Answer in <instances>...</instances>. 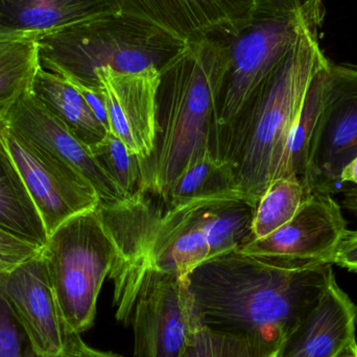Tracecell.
I'll list each match as a JSON object with an SVG mask.
<instances>
[{
    "mask_svg": "<svg viewBox=\"0 0 357 357\" xmlns=\"http://www.w3.org/2000/svg\"><path fill=\"white\" fill-rule=\"evenodd\" d=\"M121 12L167 31L180 41L218 35L245 18L248 0H119Z\"/></svg>",
    "mask_w": 357,
    "mask_h": 357,
    "instance_id": "cell-14",
    "label": "cell"
},
{
    "mask_svg": "<svg viewBox=\"0 0 357 357\" xmlns=\"http://www.w3.org/2000/svg\"><path fill=\"white\" fill-rule=\"evenodd\" d=\"M31 91L50 114L89 148L98 144L108 132L79 90L58 75L40 67Z\"/></svg>",
    "mask_w": 357,
    "mask_h": 357,
    "instance_id": "cell-18",
    "label": "cell"
},
{
    "mask_svg": "<svg viewBox=\"0 0 357 357\" xmlns=\"http://www.w3.org/2000/svg\"><path fill=\"white\" fill-rule=\"evenodd\" d=\"M310 193L301 178L289 177L273 181L256 206L254 239L264 238L289 222Z\"/></svg>",
    "mask_w": 357,
    "mask_h": 357,
    "instance_id": "cell-23",
    "label": "cell"
},
{
    "mask_svg": "<svg viewBox=\"0 0 357 357\" xmlns=\"http://www.w3.org/2000/svg\"><path fill=\"white\" fill-rule=\"evenodd\" d=\"M322 20L300 31L266 77L218 137V158L230 163L237 185L258 204L274 180L310 84L328 65L320 45Z\"/></svg>",
    "mask_w": 357,
    "mask_h": 357,
    "instance_id": "cell-3",
    "label": "cell"
},
{
    "mask_svg": "<svg viewBox=\"0 0 357 357\" xmlns=\"http://www.w3.org/2000/svg\"><path fill=\"white\" fill-rule=\"evenodd\" d=\"M251 2L254 6H260V4L270 3V2L278 1V0H248Z\"/></svg>",
    "mask_w": 357,
    "mask_h": 357,
    "instance_id": "cell-31",
    "label": "cell"
},
{
    "mask_svg": "<svg viewBox=\"0 0 357 357\" xmlns=\"http://www.w3.org/2000/svg\"><path fill=\"white\" fill-rule=\"evenodd\" d=\"M357 307L331 280L316 306L285 340L276 357H340L357 345Z\"/></svg>",
    "mask_w": 357,
    "mask_h": 357,
    "instance_id": "cell-15",
    "label": "cell"
},
{
    "mask_svg": "<svg viewBox=\"0 0 357 357\" xmlns=\"http://www.w3.org/2000/svg\"><path fill=\"white\" fill-rule=\"evenodd\" d=\"M228 68L218 35L186 42L160 69L157 136L142 162L140 192L165 201L178 176L207 153L218 158V102Z\"/></svg>",
    "mask_w": 357,
    "mask_h": 357,
    "instance_id": "cell-2",
    "label": "cell"
},
{
    "mask_svg": "<svg viewBox=\"0 0 357 357\" xmlns=\"http://www.w3.org/2000/svg\"><path fill=\"white\" fill-rule=\"evenodd\" d=\"M121 287L134 302L133 357H178L202 323L187 278L155 268L142 243L126 239Z\"/></svg>",
    "mask_w": 357,
    "mask_h": 357,
    "instance_id": "cell-6",
    "label": "cell"
},
{
    "mask_svg": "<svg viewBox=\"0 0 357 357\" xmlns=\"http://www.w3.org/2000/svg\"><path fill=\"white\" fill-rule=\"evenodd\" d=\"M325 68L314 77L310 84L301 112L291 130L282 159L273 181L289 177H297L303 181L307 167L310 142L322 108Z\"/></svg>",
    "mask_w": 357,
    "mask_h": 357,
    "instance_id": "cell-22",
    "label": "cell"
},
{
    "mask_svg": "<svg viewBox=\"0 0 357 357\" xmlns=\"http://www.w3.org/2000/svg\"><path fill=\"white\" fill-rule=\"evenodd\" d=\"M333 266L234 250L208 258L187 280L202 324L278 352L324 295Z\"/></svg>",
    "mask_w": 357,
    "mask_h": 357,
    "instance_id": "cell-1",
    "label": "cell"
},
{
    "mask_svg": "<svg viewBox=\"0 0 357 357\" xmlns=\"http://www.w3.org/2000/svg\"><path fill=\"white\" fill-rule=\"evenodd\" d=\"M42 68L69 82L98 87L96 71L160 70L184 42L151 23L126 14L110 15L38 41Z\"/></svg>",
    "mask_w": 357,
    "mask_h": 357,
    "instance_id": "cell-4",
    "label": "cell"
},
{
    "mask_svg": "<svg viewBox=\"0 0 357 357\" xmlns=\"http://www.w3.org/2000/svg\"><path fill=\"white\" fill-rule=\"evenodd\" d=\"M96 75L106 104L109 130L142 162L150 158L156 142L160 70L128 73L102 68Z\"/></svg>",
    "mask_w": 357,
    "mask_h": 357,
    "instance_id": "cell-11",
    "label": "cell"
},
{
    "mask_svg": "<svg viewBox=\"0 0 357 357\" xmlns=\"http://www.w3.org/2000/svg\"><path fill=\"white\" fill-rule=\"evenodd\" d=\"M40 64L37 40L0 38V123L15 102L31 91Z\"/></svg>",
    "mask_w": 357,
    "mask_h": 357,
    "instance_id": "cell-20",
    "label": "cell"
},
{
    "mask_svg": "<svg viewBox=\"0 0 357 357\" xmlns=\"http://www.w3.org/2000/svg\"><path fill=\"white\" fill-rule=\"evenodd\" d=\"M94 158L117 185L132 197L140 192L142 161L128 150L126 144L108 131L96 146L90 148Z\"/></svg>",
    "mask_w": 357,
    "mask_h": 357,
    "instance_id": "cell-25",
    "label": "cell"
},
{
    "mask_svg": "<svg viewBox=\"0 0 357 357\" xmlns=\"http://www.w3.org/2000/svg\"><path fill=\"white\" fill-rule=\"evenodd\" d=\"M346 230L347 222L333 195L312 191L289 222L239 251L306 264H331L333 251Z\"/></svg>",
    "mask_w": 357,
    "mask_h": 357,
    "instance_id": "cell-12",
    "label": "cell"
},
{
    "mask_svg": "<svg viewBox=\"0 0 357 357\" xmlns=\"http://www.w3.org/2000/svg\"><path fill=\"white\" fill-rule=\"evenodd\" d=\"M342 184L352 183L357 185V156L344 169L341 177Z\"/></svg>",
    "mask_w": 357,
    "mask_h": 357,
    "instance_id": "cell-30",
    "label": "cell"
},
{
    "mask_svg": "<svg viewBox=\"0 0 357 357\" xmlns=\"http://www.w3.org/2000/svg\"><path fill=\"white\" fill-rule=\"evenodd\" d=\"M0 291L44 356H62L79 337L63 319L42 252L0 275Z\"/></svg>",
    "mask_w": 357,
    "mask_h": 357,
    "instance_id": "cell-13",
    "label": "cell"
},
{
    "mask_svg": "<svg viewBox=\"0 0 357 357\" xmlns=\"http://www.w3.org/2000/svg\"><path fill=\"white\" fill-rule=\"evenodd\" d=\"M357 156V66L329 62L303 183L318 192L342 191L344 169Z\"/></svg>",
    "mask_w": 357,
    "mask_h": 357,
    "instance_id": "cell-8",
    "label": "cell"
},
{
    "mask_svg": "<svg viewBox=\"0 0 357 357\" xmlns=\"http://www.w3.org/2000/svg\"><path fill=\"white\" fill-rule=\"evenodd\" d=\"M0 123V226L43 248L48 235L4 140Z\"/></svg>",
    "mask_w": 357,
    "mask_h": 357,
    "instance_id": "cell-19",
    "label": "cell"
},
{
    "mask_svg": "<svg viewBox=\"0 0 357 357\" xmlns=\"http://www.w3.org/2000/svg\"><path fill=\"white\" fill-rule=\"evenodd\" d=\"M277 351L245 335H231L202 324L178 357H276Z\"/></svg>",
    "mask_w": 357,
    "mask_h": 357,
    "instance_id": "cell-24",
    "label": "cell"
},
{
    "mask_svg": "<svg viewBox=\"0 0 357 357\" xmlns=\"http://www.w3.org/2000/svg\"><path fill=\"white\" fill-rule=\"evenodd\" d=\"M324 13L323 0H278L255 6L245 18L218 33L228 54L216 115L218 137L278 66L301 29L324 20Z\"/></svg>",
    "mask_w": 357,
    "mask_h": 357,
    "instance_id": "cell-5",
    "label": "cell"
},
{
    "mask_svg": "<svg viewBox=\"0 0 357 357\" xmlns=\"http://www.w3.org/2000/svg\"><path fill=\"white\" fill-rule=\"evenodd\" d=\"M4 140L48 236L67 220L100 205L93 185L64 161L6 125Z\"/></svg>",
    "mask_w": 357,
    "mask_h": 357,
    "instance_id": "cell-9",
    "label": "cell"
},
{
    "mask_svg": "<svg viewBox=\"0 0 357 357\" xmlns=\"http://www.w3.org/2000/svg\"><path fill=\"white\" fill-rule=\"evenodd\" d=\"M116 254L98 206L61 225L42 248L61 314L73 333L81 335L93 325L98 295Z\"/></svg>",
    "mask_w": 357,
    "mask_h": 357,
    "instance_id": "cell-7",
    "label": "cell"
},
{
    "mask_svg": "<svg viewBox=\"0 0 357 357\" xmlns=\"http://www.w3.org/2000/svg\"><path fill=\"white\" fill-rule=\"evenodd\" d=\"M256 206L241 189L197 197V216L207 236L210 257L241 250L254 241Z\"/></svg>",
    "mask_w": 357,
    "mask_h": 357,
    "instance_id": "cell-17",
    "label": "cell"
},
{
    "mask_svg": "<svg viewBox=\"0 0 357 357\" xmlns=\"http://www.w3.org/2000/svg\"><path fill=\"white\" fill-rule=\"evenodd\" d=\"M236 189L239 187L230 163L209 152L184 169L163 202L165 206H175Z\"/></svg>",
    "mask_w": 357,
    "mask_h": 357,
    "instance_id": "cell-21",
    "label": "cell"
},
{
    "mask_svg": "<svg viewBox=\"0 0 357 357\" xmlns=\"http://www.w3.org/2000/svg\"><path fill=\"white\" fill-rule=\"evenodd\" d=\"M331 264L357 272V230H346L333 251Z\"/></svg>",
    "mask_w": 357,
    "mask_h": 357,
    "instance_id": "cell-28",
    "label": "cell"
},
{
    "mask_svg": "<svg viewBox=\"0 0 357 357\" xmlns=\"http://www.w3.org/2000/svg\"><path fill=\"white\" fill-rule=\"evenodd\" d=\"M0 357H48L40 352L0 291Z\"/></svg>",
    "mask_w": 357,
    "mask_h": 357,
    "instance_id": "cell-26",
    "label": "cell"
},
{
    "mask_svg": "<svg viewBox=\"0 0 357 357\" xmlns=\"http://www.w3.org/2000/svg\"><path fill=\"white\" fill-rule=\"evenodd\" d=\"M119 13V0H0V38L39 41Z\"/></svg>",
    "mask_w": 357,
    "mask_h": 357,
    "instance_id": "cell-16",
    "label": "cell"
},
{
    "mask_svg": "<svg viewBox=\"0 0 357 357\" xmlns=\"http://www.w3.org/2000/svg\"><path fill=\"white\" fill-rule=\"evenodd\" d=\"M340 357H341V356H340Z\"/></svg>",
    "mask_w": 357,
    "mask_h": 357,
    "instance_id": "cell-33",
    "label": "cell"
},
{
    "mask_svg": "<svg viewBox=\"0 0 357 357\" xmlns=\"http://www.w3.org/2000/svg\"><path fill=\"white\" fill-rule=\"evenodd\" d=\"M341 357H357V345L352 348V350L348 351L347 354H344Z\"/></svg>",
    "mask_w": 357,
    "mask_h": 357,
    "instance_id": "cell-32",
    "label": "cell"
},
{
    "mask_svg": "<svg viewBox=\"0 0 357 357\" xmlns=\"http://www.w3.org/2000/svg\"><path fill=\"white\" fill-rule=\"evenodd\" d=\"M41 252L39 245L0 226V275L12 272Z\"/></svg>",
    "mask_w": 357,
    "mask_h": 357,
    "instance_id": "cell-27",
    "label": "cell"
},
{
    "mask_svg": "<svg viewBox=\"0 0 357 357\" xmlns=\"http://www.w3.org/2000/svg\"><path fill=\"white\" fill-rule=\"evenodd\" d=\"M61 357H123L113 352L100 351L89 347L84 343L81 337H77L65 350Z\"/></svg>",
    "mask_w": 357,
    "mask_h": 357,
    "instance_id": "cell-29",
    "label": "cell"
},
{
    "mask_svg": "<svg viewBox=\"0 0 357 357\" xmlns=\"http://www.w3.org/2000/svg\"><path fill=\"white\" fill-rule=\"evenodd\" d=\"M6 127L64 161L87 178L100 197V205L116 207L129 202L125 191L100 167L87 144L50 114L31 91L23 94L8 112Z\"/></svg>",
    "mask_w": 357,
    "mask_h": 357,
    "instance_id": "cell-10",
    "label": "cell"
}]
</instances>
